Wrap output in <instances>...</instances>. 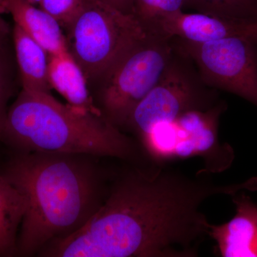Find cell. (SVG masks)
Here are the masks:
<instances>
[{
	"label": "cell",
	"instance_id": "obj_4",
	"mask_svg": "<svg viewBox=\"0 0 257 257\" xmlns=\"http://www.w3.org/2000/svg\"><path fill=\"white\" fill-rule=\"evenodd\" d=\"M67 28L71 55L87 79L97 80L151 34L135 15L123 13L103 0H84Z\"/></svg>",
	"mask_w": 257,
	"mask_h": 257
},
{
	"label": "cell",
	"instance_id": "obj_3",
	"mask_svg": "<svg viewBox=\"0 0 257 257\" xmlns=\"http://www.w3.org/2000/svg\"><path fill=\"white\" fill-rule=\"evenodd\" d=\"M3 140L19 152L147 160L140 145L102 115L62 104L50 92L23 89L8 111Z\"/></svg>",
	"mask_w": 257,
	"mask_h": 257
},
{
	"label": "cell",
	"instance_id": "obj_12",
	"mask_svg": "<svg viewBox=\"0 0 257 257\" xmlns=\"http://www.w3.org/2000/svg\"><path fill=\"white\" fill-rule=\"evenodd\" d=\"M48 81L50 87L60 93L69 105L101 114L88 90L85 74L69 50L49 55Z\"/></svg>",
	"mask_w": 257,
	"mask_h": 257
},
{
	"label": "cell",
	"instance_id": "obj_8",
	"mask_svg": "<svg viewBox=\"0 0 257 257\" xmlns=\"http://www.w3.org/2000/svg\"><path fill=\"white\" fill-rule=\"evenodd\" d=\"M172 39L208 87L232 93L257 107L256 42L236 37L202 43Z\"/></svg>",
	"mask_w": 257,
	"mask_h": 257
},
{
	"label": "cell",
	"instance_id": "obj_20",
	"mask_svg": "<svg viewBox=\"0 0 257 257\" xmlns=\"http://www.w3.org/2000/svg\"><path fill=\"white\" fill-rule=\"evenodd\" d=\"M9 35V27L0 17V47L4 46L5 40Z\"/></svg>",
	"mask_w": 257,
	"mask_h": 257
},
{
	"label": "cell",
	"instance_id": "obj_16",
	"mask_svg": "<svg viewBox=\"0 0 257 257\" xmlns=\"http://www.w3.org/2000/svg\"><path fill=\"white\" fill-rule=\"evenodd\" d=\"M186 4L187 0H135V15L149 32L159 19L182 11Z\"/></svg>",
	"mask_w": 257,
	"mask_h": 257
},
{
	"label": "cell",
	"instance_id": "obj_21",
	"mask_svg": "<svg viewBox=\"0 0 257 257\" xmlns=\"http://www.w3.org/2000/svg\"><path fill=\"white\" fill-rule=\"evenodd\" d=\"M28 1L30 2L32 4L35 5H39V3H40V2L41 1V0H28Z\"/></svg>",
	"mask_w": 257,
	"mask_h": 257
},
{
	"label": "cell",
	"instance_id": "obj_19",
	"mask_svg": "<svg viewBox=\"0 0 257 257\" xmlns=\"http://www.w3.org/2000/svg\"><path fill=\"white\" fill-rule=\"evenodd\" d=\"M103 1L123 13L135 15V0H103Z\"/></svg>",
	"mask_w": 257,
	"mask_h": 257
},
{
	"label": "cell",
	"instance_id": "obj_6",
	"mask_svg": "<svg viewBox=\"0 0 257 257\" xmlns=\"http://www.w3.org/2000/svg\"><path fill=\"white\" fill-rule=\"evenodd\" d=\"M172 39L150 34L101 77L97 108L111 124L126 127L135 109L160 80L175 52Z\"/></svg>",
	"mask_w": 257,
	"mask_h": 257
},
{
	"label": "cell",
	"instance_id": "obj_11",
	"mask_svg": "<svg viewBox=\"0 0 257 257\" xmlns=\"http://www.w3.org/2000/svg\"><path fill=\"white\" fill-rule=\"evenodd\" d=\"M1 13L11 15L15 25L38 42L49 55L69 50L60 24L28 0H0Z\"/></svg>",
	"mask_w": 257,
	"mask_h": 257
},
{
	"label": "cell",
	"instance_id": "obj_1",
	"mask_svg": "<svg viewBox=\"0 0 257 257\" xmlns=\"http://www.w3.org/2000/svg\"><path fill=\"white\" fill-rule=\"evenodd\" d=\"M210 174L189 176L151 161L115 173L93 217L97 241L113 257H197L209 236L201 205L216 195L257 190V177L217 183Z\"/></svg>",
	"mask_w": 257,
	"mask_h": 257
},
{
	"label": "cell",
	"instance_id": "obj_9",
	"mask_svg": "<svg viewBox=\"0 0 257 257\" xmlns=\"http://www.w3.org/2000/svg\"><path fill=\"white\" fill-rule=\"evenodd\" d=\"M231 197L234 217L224 224H210L209 236L221 256L257 257V205L243 191Z\"/></svg>",
	"mask_w": 257,
	"mask_h": 257
},
{
	"label": "cell",
	"instance_id": "obj_7",
	"mask_svg": "<svg viewBox=\"0 0 257 257\" xmlns=\"http://www.w3.org/2000/svg\"><path fill=\"white\" fill-rule=\"evenodd\" d=\"M175 49L160 80L128 118L125 128L138 140L156 125L170 122L186 111L207 109L218 103L215 90L203 82L192 61Z\"/></svg>",
	"mask_w": 257,
	"mask_h": 257
},
{
	"label": "cell",
	"instance_id": "obj_15",
	"mask_svg": "<svg viewBox=\"0 0 257 257\" xmlns=\"http://www.w3.org/2000/svg\"><path fill=\"white\" fill-rule=\"evenodd\" d=\"M186 7L224 20L241 21L257 18V0H187Z\"/></svg>",
	"mask_w": 257,
	"mask_h": 257
},
{
	"label": "cell",
	"instance_id": "obj_5",
	"mask_svg": "<svg viewBox=\"0 0 257 257\" xmlns=\"http://www.w3.org/2000/svg\"><path fill=\"white\" fill-rule=\"evenodd\" d=\"M226 103L219 101L207 109L186 111L170 122L156 125L138 140L149 160L159 165L201 157L207 174L227 170L234 160L232 147L221 144L219 124Z\"/></svg>",
	"mask_w": 257,
	"mask_h": 257
},
{
	"label": "cell",
	"instance_id": "obj_2",
	"mask_svg": "<svg viewBox=\"0 0 257 257\" xmlns=\"http://www.w3.org/2000/svg\"><path fill=\"white\" fill-rule=\"evenodd\" d=\"M97 157L19 152L2 173L26 197L18 256L37 255L45 246L74 234L90 219L107 195L113 175Z\"/></svg>",
	"mask_w": 257,
	"mask_h": 257
},
{
	"label": "cell",
	"instance_id": "obj_13",
	"mask_svg": "<svg viewBox=\"0 0 257 257\" xmlns=\"http://www.w3.org/2000/svg\"><path fill=\"white\" fill-rule=\"evenodd\" d=\"M13 40L23 89L50 92L47 51L17 25L13 29Z\"/></svg>",
	"mask_w": 257,
	"mask_h": 257
},
{
	"label": "cell",
	"instance_id": "obj_10",
	"mask_svg": "<svg viewBox=\"0 0 257 257\" xmlns=\"http://www.w3.org/2000/svg\"><path fill=\"white\" fill-rule=\"evenodd\" d=\"M149 32L166 38L176 37L185 41L202 43L226 37H241L243 23L202 13L189 14L181 11L159 19Z\"/></svg>",
	"mask_w": 257,
	"mask_h": 257
},
{
	"label": "cell",
	"instance_id": "obj_14",
	"mask_svg": "<svg viewBox=\"0 0 257 257\" xmlns=\"http://www.w3.org/2000/svg\"><path fill=\"white\" fill-rule=\"evenodd\" d=\"M27 206L26 197L0 173V256H18L19 232Z\"/></svg>",
	"mask_w": 257,
	"mask_h": 257
},
{
	"label": "cell",
	"instance_id": "obj_17",
	"mask_svg": "<svg viewBox=\"0 0 257 257\" xmlns=\"http://www.w3.org/2000/svg\"><path fill=\"white\" fill-rule=\"evenodd\" d=\"M84 0H41L40 8L55 19L61 26L67 27L82 9Z\"/></svg>",
	"mask_w": 257,
	"mask_h": 257
},
{
	"label": "cell",
	"instance_id": "obj_18",
	"mask_svg": "<svg viewBox=\"0 0 257 257\" xmlns=\"http://www.w3.org/2000/svg\"><path fill=\"white\" fill-rule=\"evenodd\" d=\"M10 67L5 55L4 46L0 47V141L3 140L6 121L7 103L10 94Z\"/></svg>",
	"mask_w": 257,
	"mask_h": 257
}]
</instances>
